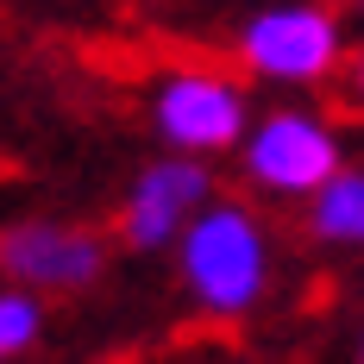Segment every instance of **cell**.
<instances>
[{"label":"cell","mask_w":364,"mask_h":364,"mask_svg":"<svg viewBox=\"0 0 364 364\" xmlns=\"http://www.w3.org/2000/svg\"><path fill=\"white\" fill-rule=\"evenodd\" d=\"M220 364H232V358H220Z\"/></svg>","instance_id":"7c38bea8"},{"label":"cell","mask_w":364,"mask_h":364,"mask_svg":"<svg viewBox=\"0 0 364 364\" xmlns=\"http://www.w3.org/2000/svg\"><path fill=\"white\" fill-rule=\"evenodd\" d=\"M101 270H107V239L95 226H70V220L0 226V277L32 295H75L101 283Z\"/></svg>","instance_id":"5b68a950"},{"label":"cell","mask_w":364,"mask_h":364,"mask_svg":"<svg viewBox=\"0 0 364 364\" xmlns=\"http://www.w3.org/2000/svg\"><path fill=\"white\" fill-rule=\"evenodd\" d=\"M232 57L277 88H314L346 63V19L321 0H270L239 19Z\"/></svg>","instance_id":"3957f363"},{"label":"cell","mask_w":364,"mask_h":364,"mask_svg":"<svg viewBox=\"0 0 364 364\" xmlns=\"http://www.w3.org/2000/svg\"><path fill=\"white\" fill-rule=\"evenodd\" d=\"M176 277L182 295L214 314V321H245L257 301L270 295L277 252H270V226L245 201H208L201 214L182 226L176 239Z\"/></svg>","instance_id":"6da1fadb"},{"label":"cell","mask_w":364,"mask_h":364,"mask_svg":"<svg viewBox=\"0 0 364 364\" xmlns=\"http://www.w3.org/2000/svg\"><path fill=\"white\" fill-rule=\"evenodd\" d=\"M346 75H352V101H358V107H364V50H358V57H352V70H346Z\"/></svg>","instance_id":"9c48e42d"},{"label":"cell","mask_w":364,"mask_h":364,"mask_svg":"<svg viewBox=\"0 0 364 364\" xmlns=\"http://www.w3.org/2000/svg\"><path fill=\"white\" fill-rule=\"evenodd\" d=\"M358 364H364V339H358Z\"/></svg>","instance_id":"8fae6325"},{"label":"cell","mask_w":364,"mask_h":364,"mask_svg":"<svg viewBox=\"0 0 364 364\" xmlns=\"http://www.w3.org/2000/svg\"><path fill=\"white\" fill-rule=\"evenodd\" d=\"M352 19H364V0H352Z\"/></svg>","instance_id":"30bf717a"},{"label":"cell","mask_w":364,"mask_h":364,"mask_svg":"<svg viewBox=\"0 0 364 364\" xmlns=\"http://www.w3.org/2000/svg\"><path fill=\"white\" fill-rule=\"evenodd\" d=\"M346 170V139L314 107H270L239 139V176L270 201H308Z\"/></svg>","instance_id":"277c9868"},{"label":"cell","mask_w":364,"mask_h":364,"mask_svg":"<svg viewBox=\"0 0 364 364\" xmlns=\"http://www.w3.org/2000/svg\"><path fill=\"white\" fill-rule=\"evenodd\" d=\"M145 113L164 151H176V157H226V151H239V139L257 119L245 82L226 70H208V63L164 70L145 95Z\"/></svg>","instance_id":"7a4b0ae2"},{"label":"cell","mask_w":364,"mask_h":364,"mask_svg":"<svg viewBox=\"0 0 364 364\" xmlns=\"http://www.w3.org/2000/svg\"><path fill=\"white\" fill-rule=\"evenodd\" d=\"M214 201V170L208 157H157L139 176L126 182V201H119V239L132 252H176L182 226Z\"/></svg>","instance_id":"8992f818"},{"label":"cell","mask_w":364,"mask_h":364,"mask_svg":"<svg viewBox=\"0 0 364 364\" xmlns=\"http://www.w3.org/2000/svg\"><path fill=\"white\" fill-rule=\"evenodd\" d=\"M308 239L327 252H364V164H346L321 195H308Z\"/></svg>","instance_id":"52a82bcc"},{"label":"cell","mask_w":364,"mask_h":364,"mask_svg":"<svg viewBox=\"0 0 364 364\" xmlns=\"http://www.w3.org/2000/svg\"><path fill=\"white\" fill-rule=\"evenodd\" d=\"M38 339H44V301L19 283H6L0 289V364L26 358Z\"/></svg>","instance_id":"ba28073f"}]
</instances>
